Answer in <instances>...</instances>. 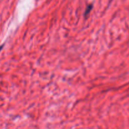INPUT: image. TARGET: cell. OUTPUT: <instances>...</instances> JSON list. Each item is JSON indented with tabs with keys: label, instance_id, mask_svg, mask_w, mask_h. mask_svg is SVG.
I'll list each match as a JSON object with an SVG mask.
<instances>
[{
	"label": "cell",
	"instance_id": "6da1fadb",
	"mask_svg": "<svg viewBox=\"0 0 129 129\" xmlns=\"http://www.w3.org/2000/svg\"><path fill=\"white\" fill-rule=\"evenodd\" d=\"M91 8H92V5H89V6H88V7L87 8L86 11L85 15H87L88 13H89V12L91 11Z\"/></svg>",
	"mask_w": 129,
	"mask_h": 129
},
{
	"label": "cell",
	"instance_id": "7a4b0ae2",
	"mask_svg": "<svg viewBox=\"0 0 129 129\" xmlns=\"http://www.w3.org/2000/svg\"><path fill=\"white\" fill-rule=\"evenodd\" d=\"M2 47H3V46L0 47V51H1V49H2Z\"/></svg>",
	"mask_w": 129,
	"mask_h": 129
}]
</instances>
